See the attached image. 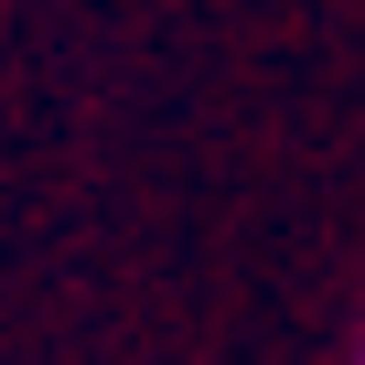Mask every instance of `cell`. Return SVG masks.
<instances>
[{
    "label": "cell",
    "mask_w": 365,
    "mask_h": 365,
    "mask_svg": "<svg viewBox=\"0 0 365 365\" xmlns=\"http://www.w3.org/2000/svg\"><path fill=\"white\" fill-rule=\"evenodd\" d=\"M354 365H365V354H354Z\"/></svg>",
    "instance_id": "1"
}]
</instances>
